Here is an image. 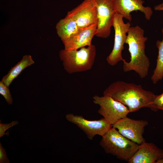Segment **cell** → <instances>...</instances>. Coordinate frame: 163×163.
Masks as SVG:
<instances>
[{
  "mask_svg": "<svg viewBox=\"0 0 163 163\" xmlns=\"http://www.w3.org/2000/svg\"><path fill=\"white\" fill-rule=\"evenodd\" d=\"M154 9L155 11H163V3L155 6L154 7Z\"/></svg>",
  "mask_w": 163,
  "mask_h": 163,
  "instance_id": "44dd1931",
  "label": "cell"
},
{
  "mask_svg": "<svg viewBox=\"0 0 163 163\" xmlns=\"http://www.w3.org/2000/svg\"><path fill=\"white\" fill-rule=\"evenodd\" d=\"M148 124L146 120H135L126 116L114 123L112 127L124 137L140 145L145 142L143 135Z\"/></svg>",
  "mask_w": 163,
  "mask_h": 163,
  "instance_id": "ba28073f",
  "label": "cell"
},
{
  "mask_svg": "<svg viewBox=\"0 0 163 163\" xmlns=\"http://www.w3.org/2000/svg\"><path fill=\"white\" fill-rule=\"evenodd\" d=\"M103 95L121 102L128 108L130 113L144 107L154 111L152 103L156 95L151 91L144 90L140 85L117 81L105 89Z\"/></svg>",
  "mask_w": 163,
  "mask_h": 163,
  "instance_id": "6da1fadb",
  "label": "cell"
},
{
  "mask_svg": "<svg viewBox=\"0 0 163 163\" xmlns=\"http://www.w3.org/2000/svg\"><path fill=\"white\" fill-rule=\"evenodd\" d=\"M10 161L7 157L5 149L0 143V163H9Z\"/></svg>",
  "mask_w": 163,
  "mask_h": 163,
  "instance_id": "ffe728a7",
  "label": "cell"
},
{
  "mask_svg": "<svg viewBox=\"0 0 163 163\" xmlns=\"http://www.w3.org/2000/svg\"><path fill=\"white\" fill-rule=\"evenodd\" d=\"M161 31L162 40H158L156 42V46L158 49V55L156 59V66L151 77V80L154 84H156L163 78V28Z\"/></svg>",
  "mask_w": 163,
  "mask_h": 163,
  "instance_id": "2e32d148",
  "label": "cell"
},
{
  "mask_svg": "<svg viewBox=\"0 0 163 163\" xmlns=\"http://www.w3.org/2000/svg\"><path fill=\"white\" fill-rule=\"evenodd\" d=\"M97 25L93 24L84 28H79L78 31L63 42L66 50H78L92 45L91 41L95 35Z\"/></svg>",
  "mask_w": 163,
  "mask_h": 163,
  "instance_id": "7c38bea8",
  "label": "cell"
},
{
  "mask_svg": "<svg viewBox=\"0 0 163 163\" xmlns=\"http://www.w3.org/2000/svg\"><path fill=\"white\" fill-rule=\"evenodd\" d=\"M34 63L30 55L24 56L21 60L12 67L6 75L3 76L1 81L9 87L13 81L24 69Z\"/></svg>",
  "mask_w": 163,
  "mask_h": 163,
  "instance_id": "9a60e30c",
  "label": "cell"
},
{
  "mask_svg": "<svg viewBox=\"0 0 163 163\" xmlns=\"http://www.w3.org/2000/svg\"><path fill=\"white\" fill-rule=\"evenodd\" d=\"M93 102L99 106L98 113L112 125L130 113L128 108L110 97L94 96Z\"/></svg>",
  "mask_w": 163,
  "mask_h": 163,
  "instance_id": "5b68a950",
  "label": "cell"
},
{
  "mask_svg": "<svg viewBox=\"0 0 163 163\" xmlns=\"http://www.w3.org/2000/svg\"><path fill=\"white\" fill-rule=\"evenodd\" d=\"M66 16L73 19L79 28H84L93 24L97 26L98 18L94 0H84Z\"/></svg>",
  "mask_w": 163,
  "mask_h": 163,
  "instance_id": "30bf717a",
  "label": "cell"
},
{
  "mask_svg": "<svg viewBox=\"0 0 163 163\" xmlns=\"http://www.w3.org/2000/svg\"><path fill=\"white\" fill-rule=\"evenodd\" d=\"M152 105L155 112L158 110H163V92L159 95H156L153 103Z\"/></svg>",
  "mask_w": 163,
  "mask_h": 163,
  "instance_id": "ac0fdd59",
  "label": "cell"
},
{
  "mask_svg": "<svg viewBox=\"0 0 163 163\" xmlns=\"http://www.w3.org/2000/svg\"><path fill=\"white\" fill-rule=\"evenodd\" d=\"M144 2L143 0H113V5L115 13L122 15L130 22L132 19L131 13L137 11L143 13L145 18L149 20L153 11L150 7L143 5Z\"/></svg>",
  "mask_w": 163,
  "mask_h": 163,
  "instance_id": "8fae6325",
  "label": "cell"
},
{
  "mask_svg": "<svg viewBox=\"0 0 163 163\" xmlns=\"http://www.w3.org/2000/svg\"><path fill=\"white\" fill-rule=\"evenodd\" d=\"M0 94L3 96L8 104H12L13 99L8 87L1 81L0 82Z\"/></svg>",
  "mask_w": 163,
  "mask_h": 163,
  "instance_id": "e0dca14e",
  "label": "cell"
},
{
  "mask_svg": "<svg viewBox=\"0 0 163 163\" xmlns=\"http://www.w3.org/2000/svg\"><path fill=\"white\" fill-rule=\"evenodd\" d=\"M96 50L91 45L78 50H61L60 59L63 62L64 69L69 73L85 72L92 67L95 60Z\"/></svg>",
  "mask_w": 163,
  "mask_h": 163,
  "instance_id": "3957f363",
  "label": "cell"
},
{
  "mask_svg": "<svg viewBox=\"0 0 163 163\" xmlns=\"http://www.w3.org/2000/svg\"><path fill=\"white\" fill-rule=\"evenodd\" d=\"M97 11L98 24L95 35L107 38L110 35L115 12L113 0H94Z\"/></svg>",
  "mask_w": 163,
  "mask_h": 163,
  "instance_id": "9c48e42d",
  "label": "cell"
},
{
  "mask_svg": "<svg viewBox=\"0 0 163 163\" xmlns=\"http://www.w3.org/2000/svg\"><path fill=\"white\" fill-rule=\"evenodd\" d=\"M19 124L17 120L13 121L10 123H0V138L6 134L5 132L9 128Z\"/></svg>",
  "mask_w": 163,
  "mask_h": 163,
  "instance_id": "d6986e66",
  "label": "cell"
},
{
  "mask_svg": "<svg viewBox=\"0 0 163 163\" xmlns=\"http://www.w3.org/2000/svg\"><path fill=\"white\" fill-rule=\"evenodd\" d=\"M100 146L107 154L128 162L137 150L139 145L121 134L112 127L103 136Z\"/></svg>",
  "mask_w": 163,
  "mask_h": 163,
  "instance_id": "277c9868",
  "label": "cell"
},
{
  "mask_svg": "<svg viewBox=\"0 0 163 163\" xmlns=\"http://www.w3.org/2000/svg\"><path fill=\"white\" fill-rule=\"evenodd\" d=\"M79 28L75 20L67 16L60 20L56 26L57 34L62 42L76 33Z\"/></svg>",
  "mask_w": 163,
  "mask_h": 163,
  "instance_id": "5bb4252c",
  "label": "cell"
},
{
  "mask_svg": "<svg viewBox=\"0 0 163 163\" xmlns=\"http://www.w3.org/2000/svg\"><path fill=\"white\" fill-rule=\"evenodd\" d=\"M123 17L115 13L113 21V25L115 31L114 44L113 49L106 60L110 65H116L120 61L125 60L122 56V51L124 49V45L125 43L127 35L131 26L130 23L128 22L124 23Z\"/></svg>",
  "mask_w": 163,
  "mask_h": 163,
  "instance_id": "8992f818",
  "label": "cell"
},
{
  "mask_svg": "<svg viewBox=\"0 0 163 163\" xmlns=\"http://www.w3.org/2000/svg\"><path fill=\"white\" fill-rule=\"evenodd\" d=\"M66 118L82 130L90 140L97 135L102 137L112 127V125L103 117L97 120H89L82 116L70 113L66 115Z\"/></svg>",
  "mask_w": 163,
  "mask_h": 163,
  "instance_id": "52a82bcc",
  "label": "cell"
},
{
  "mask_svg": "<svg viewBox=\"0 0 163 163\" xmlns=\"http://www.w3.org/2000/svg\"><path fill=\"white\" fill-rule=\"evenodd\" d=\"M163 158V149L152 143L145 142L139 145V148L129 163H156Z\"/></svg>",
  "mask_w": 163,
  "mask_h": 163,
  "instance_id": "4fadbf2b",
  "label": "cell"
},
{
  "mask_svg": "<svg viewBox=\"0 0 163 163\" xmlns=\"http://www.w3.org/2000/svg\"><path fill=\"white\" fill-rule=\"evenodd\" d=\"M144 30L139 26L130 27L125 43L129 46L130 58L129 62H123V70L126 72L134 71L142 78L147 76L150 63L145 54V43L148 38L144 36Z\"/></svg>",
  "mask_w": 163,
  "mask_h": 163,
  "instance_id": "7a4b0ae2",
  "label": "cell"
}]
</instances>
